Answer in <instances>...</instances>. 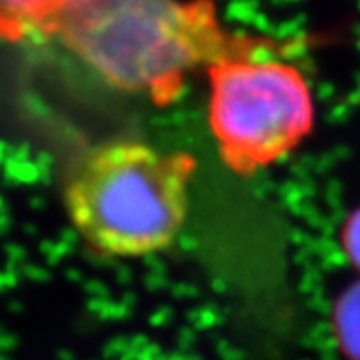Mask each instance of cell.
Here are the masks:
<instances>
[{
	"instance_id": "cell-6",
	"label": "cell",
	"mask_w": 360,
	"mask_h": 360,
	"mask_svg": "<svg viewBox=\"0 0 360 360\" xmlns=\"http://www.w3.org/2000/svg\"><path fill=\"white\" fill-rule=\"evenodd\" d=\"M340 245L350 264L360 272V208L350 212L340 231Z\"/></svg>"
},
{
	"instance_id": "cell-3",
	"label": "cell",
	"mask_w": 360,
	"mask_h": 360,
	"mask_svg": "<svg viewBox=\"0 0 360 360\" xmlns=\"http://www.w3.org/2000/svg\"><path fill=\"white\" fill-rule=\"evenodd\" d=\"M274 51L246 52L206 68L208 124L220 158L234 174L250 176L288 156L314 129L309 80Z\"/></svg>"
},
{
	"instance_id": "cell-5",
	"label": "cell",
	"mask_w": 360,
	"mask_h": 360,
	"mask_svg": "<svg viewBox=\"0 0 360 360\" xmlns=\"http://www.w3.org/2000/svg\"><path fill=\"white\" fill-rule=\"evenodd\" d=\"M335 335L350 360H360V283L348 286L335 307Z\"/></svg>"
},
{
	"instance_id": "cell-2",
	"label": "cell",
	"mask_w": 360,
	"mask_h": 360,
	"mask_svg": "<svg viewBox=\"0 0 360 360\" xmlns=\"http://www.w3.org/2000/svg\"><path fill=\"white\" fill-rule=\"evenodd\" d=\"M196 158L136 141L92 148L66 180L65 202L82 240L101 257L139 258L176 240L188 214Z\"/></svg>"
},
{
	"instance_id": "cell-1",
	"label": "cell",
	"mask_w": 360,
	"mask_h": 360,
	"mask_svg": "<svg viewBox=\"0 0 360 360\" xmlns=\"http://www.w3.org/2000/svg\"><path fill=\"white\" fill-rule=\"evenodd\" d=\"M52 34L106 84L156 104L176 101L200 66L276 51L226 28L212 0H65Z\"/></svg>"
},
{
	"instance_id": "cell-4",
	"label": "cell",
	"mask_w": 360,
	"mask_h": 360,
	"mask_svg": "<svg viewBox=\"0 0 360 360\" xmlns=\"http://www.w3.org/2000/svg\"><path fill=\"white\" fill-rule=\"evenodd\" d=\"M65 0H0V37L11 40L52 34Z\"/></svg>"
}]
</instances>
